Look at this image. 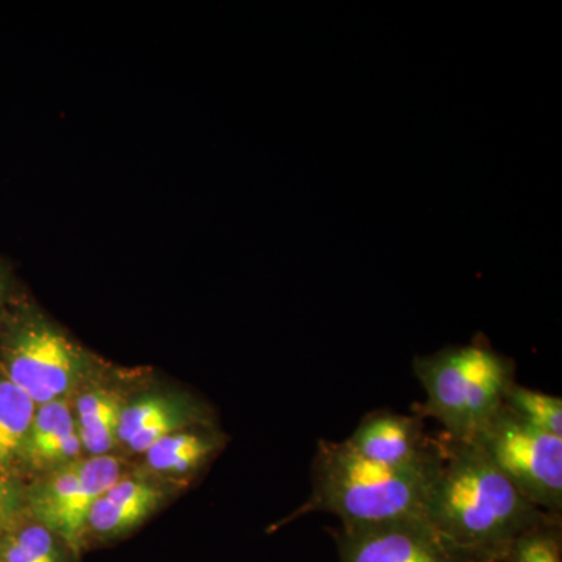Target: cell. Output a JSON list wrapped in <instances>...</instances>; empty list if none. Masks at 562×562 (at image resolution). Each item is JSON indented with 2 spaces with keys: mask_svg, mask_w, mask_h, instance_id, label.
Segmentation results:
<instances>
[{
  "mask_svg": "<svg viewBox=\"0 0 562 562\" xmlns=\"http://www.w3.org/2000/svg\"><path fill=\"white\" fill-rule=\"evenodd\" d=\"M438 443L441 464L425 519L462 552L480 562L505 561L517 538L560 519L531 505L479 442L442 435Z\"/></svg>",
  "mask_w": 562,
  "mask_h": 562,
  "instance_id": "obj_1",
  "label": "cell"
},
{
  "mask_svg": "<svg viewBox=\"0 0 562 562\" xmlns=\"http://www.w3.org/2000/svg\"><path fill=\"white\" fill-rule=\"evenodd\" d=\"M441 464V449L409 468H384L361 458L346 441H321L312 469V495L292 516L335 514L342 527L425 520Z\"/></svg>",
  "mask_w": 562,
  "mask_h": 562,
  "instance_id": "obj_2",
  "label": "cell"
},
{
  "mask_svg": "<svg viewBox=\"0 0 562 562\" xmlns=\"http://www.w3.org/2000/svg\"><path fill=\"white\" fill-rule=\"evenodd\" d=\"M413 368L427 394L416 416L438 420L443 435L458 441L473 439L483 430L501 409L506 390L516 382L512 358L498 353L482 338L416 357Z\"/></svg>",
  "mask_w": 562,
  "mask_h": 562,
  "instance_id": "obj_3",
  "label": "cell"
},
{
  "mask_svg": "<svg viewBox=\"0 0 562 562\" xmlns=\"http://www.w3.org/2000/svg\"><path fill=\"white\" fill-rule=\"evenodd\" d=\"M531 505L562 512V438L532 427L501 406L473 438Z\"/></svg>",
  "mask_w": 562,
  "mask_h": 562,
  "instance_id": "obj_4",
  "label": "cell"
},
{
  "mask_svg": "<svg viewBox=\"0 0 562 562\" xmlns=\"http://www.w3.org/2000/svg\"><path fill=\"white\" fill-rule=\"evenodd\" d=\"M121 476V461L111 454L77 460L55 469L31 491V517L80 558L91 508Z\"/></svg>",
  "mask_w": 562,
  "mask_h": 562,
  "instance_id": "obj_5",
  "label": "cell"
},
{
  "mask_svg": "<svg viewBox=\"0 0 562 562\" xmlns=\"http://www.w3.org/2000/svg\"><path fill=\"white\" fill-rule=\"evenodd\" d=\"M88 372V357L54 324L25 322L7 351V379L36 406L65 401Z\"/></svg>",
  "mask_w": 562,
  "mask_h": 562,
  "instance_id": "obj_6",
  "label": "cell"
},
{
  "mask_svg": "<svg viewBox=\"0 0 562 562\" xmlns=\"http://www.w3.org/2000/svg\"><path fill=\"white\" fill-rule=\"evenodd\" d=\"M341 562H480L447 541L425 520L342 527Z\"/></svg>",
  "mask_w": 562,
  "mask_h": 562,
  "instance_id": "obj_7",
  "label": "cell"
},
{
  "mask_svg": "<svg viewBox=\"0 0 562 562\" xmlns=\"http://www.w3.org/2000/svg\"><path fill=\"white\" fill-rule=\"evenodd\" d=\"M346 443L364 460L384 468H409L438 450V441L425 436L419 416L391 412L368 414Z\"/></svg>",
  "mask_w": 562,
  "mask_h": 562,
  "instance_id": "obj_8",
  "label": "cell"
},
{
  "mask_svg": "<svg viewBox=\"0 0 562 562\" xmlns=\"http://www.w3.org/2000/svg\"><path fill=\"white\" fill-rule=\"evenodd\" d=\"M165 497V490L151 480L121 476L92 506L83 550L131 535L160 508Z\"/></svg>",
  "mask_w": 562,
  "mask_h": 562,
  "instance_id": "obj_9",
  "label": "cell"
},
{
  "mask_svg": "<svg viewBox=\"0 0 562 562\" xmlns=\"http://www.w3.org/2000/svg\"><path fill=\"white\" fill-rule=\"evenodd\" d=\"M83 452L76 419L66 401L36 406L22 460L38 469H55L80 460Z\"/></svg>",
  "mask_w": 562,
  "mask_h": 562,
  "instance_id": "obj_10",
  "label": "cell"
},
{
  "mask_svg": "<svg viewBox=\"0 0 562 562\" xmlns=\"http://www.w3.org/2000/svg\"><path fill=\"white\" fill-rule=\"evenodd\" d=\"M77 431L91 457H105L120 442L122 405L113 392L92 390L77 401Z\"/></svg>",
  "mask_w": 562,
  "mask_h": 562,
  "instance_id": "obj_11",
  "label": "cell"
},
{
  "mask_svg": "<svg viewBox=\"0 0 562 562\" xmlns=\"http://www.w3.org/2000/svg\"><path fill=\"white\" fill-rule=\"evenodd\" d=\"M221 446L217 432L176 431L155 442L144 454L151 471L183 475L201 468Z\"/></svg>",
  "mask_w": 562,
  "mask_h": 562,
  "instance_id": "obj_12",
  "label": "cell"
},
{
  "mask_svg": "<svg viewBox=\"0 0 562 562\" xmlns=\"http://www.w3.org/2000/svg\"><path fill=\"white\" fill-rule=\"evenodd\" d=\"M76 553L46 527L31 520L11 522L0 542V562H76Z\"/></svg>",
  "mask_w": 562,
  "mask_h": 562,
  "instance_id": "obj_13",
  "label": "cell"
},
{
  "mask_svg": "<svg viewBox=\"0 0 562 562\" xmlns=\"http://www.w3.org/2000/svg\"><path fill=\"white\" fill-rule=\"evenodd\" d=\"M36 403L9 379H0V469L22 460Z\"/></svg>",
  "mask_w": 562,
  "mask_h": 562,
  "instance_id": "obj_14",
  "label": "cell"
},
{
  "mask_svg": "<svg viewBox=\"0 0 562 562\" xmlns=\"http://www.w3.org/2000/svg\"><path fill=\"white\" fill-rule=\"evenodd\" d=\"M503 405L539 430L562 438V401L557 395L530 390L514 382L506 390Z\"/></svg>",
  "mask_w": 562,
  "mask_h": 562,
  "instance_id": "obj_15",
  "label": "cell"
},
{
  "mask_svg": "<svg viewBox=\"0 0 562 562\" xmlns=\"http://www.w3.org/2000/svg\"><path fill=\"white\" fill-rule=\"evenodd\" d=\"M508 562H562L560 519L539 525L509 547Z\"/></svg>",
  "mask_w": 562,
  "mask_h": 562,
  "instance_id": "obj_16",
  "label": "cell"
},
{
  "mask_svg": "<svg viewBox=\"0 0 562 562\" xmlns=\"http://www.w3.org/2000/svg\"><path fill=\"white\" fill-rule=\"evenodd\" d=\"M183 408L184 406L180 408L176 402L160 397V395H150V397L140 398V401L125 406L122 408L120 417V432H117L120 442L127 446L144 428Z\"/></svg>",
  "mask_w": 562,
  "mask_h": 562,
  "instance_id": "obj_17",
  "label": "cell"
},
{
  "mask_svg": "<svg viewBox=\"0 0 562 562\" xmlns=\"http://www.w3.org/2000/svg\"><path fill=\"white\" fill-rule=\"evenodd\" d=\"M11 497H13V492H11L3 476L0 475V525H2V527H9V525L13 522L10 512Z\"/></svg>",
  "mask_w": 562,
  "mask_h": 562,
  "instance_id": "obj_18",
  "label": "cell"
},
{
  "mask_svg": "<svg viewBox=\"0 0 562 562\" xmlns=\"http://www.w3.org/2000/svg\"><path fill=\"white\" fill-rule=\"evenodd\" d=\"M7 528H9V527H2V525H0V542H2V538H3V535H5Z\"/></svg>",
  "mask_w": 562,
  "mask_h": 562,
  "instance_id": "obj_19",
  "label": "cell"
}]
</instances>
